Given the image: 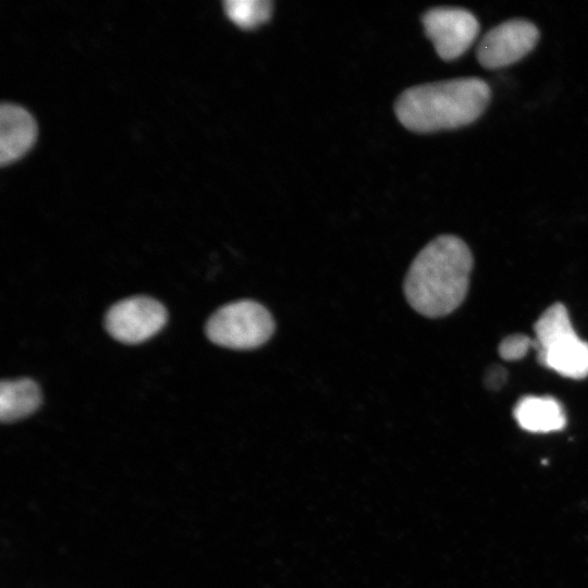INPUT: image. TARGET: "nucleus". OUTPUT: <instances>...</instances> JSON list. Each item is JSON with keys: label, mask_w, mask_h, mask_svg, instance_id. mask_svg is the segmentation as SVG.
Listing matches in <instances>:
<instances>
[{"label": "nucleus", "mask_w": 588, "mask_h": 588, "mask_svg": "<svg viewBox=\"0 0 588 588\" xmlns=\"http://www.w3.org/2000/svg\"><path fill=\"white\" fill-rule=\"evenodd\" d=\"M473 255L460 237L440 235L413 260L404 281L408 304L420 315L440 318L464 301L469 285Z\"/></svg>", "instance_id": "obj_1"}, {"label": "nucleus", "mask_w": 588, "mask_h": 588, "mask_svg": "<svg viewBox=\"0 0 588 588\" xmlns=\"http://www.w3.org/2000/svg\"><path fill=\"white\" fill-rule=\"evenodd\" d=\"M489 85L464 77L413 86L395 101L399 121L417 133L455 128L477 120L489 103Z\"/></svg>", "instance_id": "obj_2"}, {"label": "nucleus", "mask_w": 588, "mask_h": 588, "mask_svg": "<svg viewBox=\"0 0 588 588\" xmlns=\"http://www.w3.org/2000/svg\"><path fill=\"white\" fill-rule=\"evenodd\" d=\"M275 323L270 311L252 299L220 307L208 319L205 332L215 344L233 350H253L273 334Z\"/></svg>", "instance_id": "obj_3"}, {"label": "nucleus", "mask_w": 588, "mask_h": 588, "mask_svg": "<svg viewBox=\"0 0 588 588\" xmlns=\"http://www.w3.org/2000/svg\"><path fill=\"white\" fill-rule=\"evenodd\" d=\"M167 322V310L155 298L134 296L112 305L105 318L109 334L125 344L142 343L158 333Z\"/></svg>", "instance_id": "obj_4"}, {"label": "nucleus", "mask_w": 588, "mask_h": 588, "mask_svg": "<svg viewBox=\"0 0 588 588\" xmlns=\"http://www.w3.org/2000/svg\"><path fill=\"white\" fill-rule=\"evenodd\" d=\"M427 37L443 60L462 56L478 35L479 24L474 14L461 8H433L421 17Z\"/></svg>", "instance_id": "obj_5"}, {"label": "nucleus", "mask_w": 588, "mask_h": 588, "mask_svg": "<svg viewBox=\"0 0 588 588\" xmlns=\"http://www.w3.org/2000/svg\"><path fill=\"white\" fill-rule=\"evenodd\" d=\"M538 38L539 32L532 23L506 21L483 36L477 48V59L486 69L510 65L532 50Z\"/></svg>", "instance_id": "obj_6"}, {"label": "nucleus", "mask_w": 588, "mask_h": 588, "mask_svg": "<svg viewBox=\"0 0 588 588\" xmlns=\"http://www.w3.org/2000/svg\"><path fill=\"white\" fill-rule=\"evenodd\" d=\"M535 346L542 366L569 379L588 377V343L576 334L573 327L535 342Z\"/></svg>", "instance_id": "obj_7"}, {"label": "nucleus", "mask_w": 588, "mask_h": 588, "mask_svg": "<svg viewBox=\"0 0 588 588\" xmlns=\"http://www.w3.org/2000/svg\"><path fill=\"white\" fill-rule=\"evenodd\" d=\"M36 124L21 106H0V163L3 166L21 157L34 143Z\"/></svg>", "instance_id": "obj_8"}, {"label": "nucleus", "mask_w": 588, "mask_h": 588, "mask_svg": "<svg viewBox=\"0 0 588 588\" xmlns=\"http://www.w3.org/2000/svg\"><path fill=\"white\" fill-rule=\"evenodd\" d=\"M513 415L522 429L532 433L559 431L566 424L561 403L550 395L523 396L515 404Z\"/></svg>", "instance_id": "obj_9"}, {"label": "nucleus", "mask_w": 588, "mask_h": 588, "mask_svg": "<svg viewBox=\"0 0 588 588\" xmlns=\"http://www.w3.org/2000/svg\"><path fill=\"white\" fill-rule=\"evenodd\" d=\"M41 402L40 389L28 378L2 380L0 383V419L13 422L34 413Z\"/></svg>", "instance_id": "obj_10"}, {"label": "nucleus", "mask_w": 588, "mask_h": 588, "mask_svg": "<svg viewBox=\"0 0 588 588\" xmlns=\"http://www.w3.org/2000/svg\"><path fill=\"white\" fill-rule=\"evenodd\" d=\"M224 10L229 19L243 28L256 27L271 16L272 2L269 0H228Z\"/></svg>", "instance_id": "obj_11"}, {"label": "nucleus", "mask_w": 588, "mask_h": 588, "mask_svg": "<svg viewBox=\"0 0 588 588\" xmlns=\"http://www.w3.org/2000/svg\"><path fill=\"white\" fill-rule=\"evenodd\" d=\"M530 347L535 348L534 339L526 334L515 333L502 340L499 345V354L504 360H518L525 357Z\"/></svg>", "instance_id": "obj_12"}, {"label": "nucleus", "mask_w": 588, "mask_h": 588, "mask_svg": "<svg viewBox=\"0 0 588 588\" xmlns=\"http://www.w3.org/2000/svg\"><path fill=\"white\" fill-rule=\"evenodd\" d=\"M505 375V370L501 367L489 370L487 377H493V379L487 381L488 385L492 388H498L504 381Z\"/></svg>", "instance_id": "obj_13"}]
</instances>
